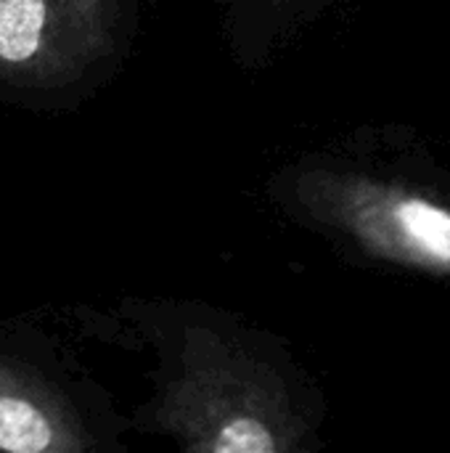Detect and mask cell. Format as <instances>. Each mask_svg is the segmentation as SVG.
<instances>
[{
	"label": "cell",
	"mask_w": 450,
	"mask_h": 453,
	"mask_svg": "<svg viewBox=\"0 0 450 453\" xmlns=\"http://www.w3.org/2000/svg\"><path fill=\"white\" fill-rule=\"evenodd\" d=\"M82 329L151 361L130 430L186 453H297L313 411L284 345L247 316L194 297H119L74 311Z\"/></svg>",
	"instance_id": "cell-1"
},
{
	"label": "cell",
	"mask_w": 450,
	"mask_h": 453,
	"mask_svg": "<svg viewBox=\"0 0 450 453\" xmlns=\"http://www.w3.org/2000/svg\"><path fill=\"white\" fill-rule=\"evenodd\" d=\"M138 32L141 0H0V104H85L125 69Z\"/></svg>",
	"instance_id": "cell-2"
},
{
	"label": "cell",
	"mask_w": 450,
	"mask_h": 453,
	"mask_svg": "<svg viewBox=\"0 0 450 453\" xmlns=\"http://www.w3.org/2000/svg\"><path fill=\"white\" fill-rule=\"evenodd\" d=\"M130 417L53 334L0 324V453H125Z\"/></svg>",
	"instance_id": "cell-3"
},
{
	"label": "cell",
	"mask_w": 450,
	"mask_h": 453,
	"mask_svg": "<svg viewBox=\"0 0 450 453\" xmlns=\"http://www.w3.org/2000/svg\"><path fill=\"white\" fill-rule=\"evenodd\" d=\"M316 0H215L220 40L241 72L263 69Z\"/></svg>",
	"instance_id": "cell-4"
}]
</instances>
